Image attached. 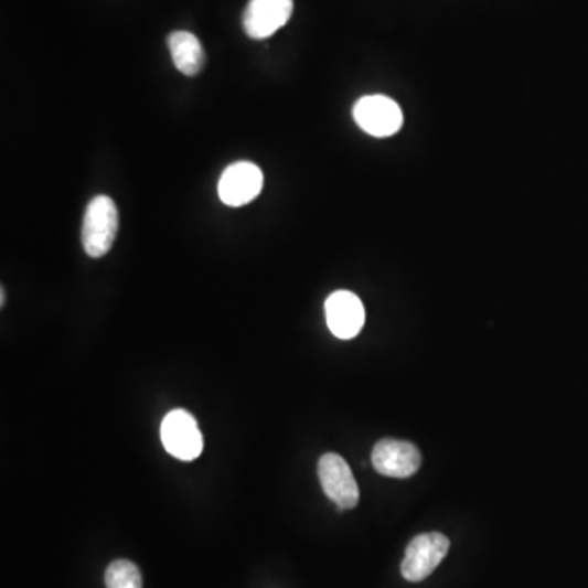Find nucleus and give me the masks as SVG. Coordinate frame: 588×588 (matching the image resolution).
<instances>
[{
    "mask_svg": "<svg viewBox=\"0 0 588 588\" xmlns=\"http://www.w3.org/2000/svg\"><path fill=\"white\" fill-rule=\"evenodd\" d=\"M118 210L114 200L98 195L88 203L83 223V247L92 258L110 253L118 234Z\"/></svg>",
    "mask_w": 588,
    "mask_h": 588,
    "instance_id": "nucleus-1",
    "label": "nucleus"
},
{
    "mask_svg": "<svg viewBox=\"0 0 588 588\" xmlns=\"http://www.w3.org/2000/svg\"><path fill=\"white\" fill-rule=\"evenodd\" d=\"M161 440L169 455L180 461H195L203 453V435L192 414L175 409L164 417Z\"/></svg>",
    "mask_w": 588,
    "mask_h": 588,
    "instance_id": "nucleus-2",
    "label": "nucleus"
},
{
    "mask_svg": "<svg viewBox=\"0 0 588 588\" xmlns=\"http://www.w3.org/2000/svg\"><path fill=\"white\" fill-rule=\"evenodd\" d=\"M450 550V539L441 533H425L409 543L400 564V573L409 582H421L431 576Z\"/></svg>",
    "mask_w": 588,
    "mask_h": 588,
    "instance_id": "nucleus-3",
    "label": "nucleus"
},
{
    "mask_svg": "<svg viewBox=\"0 0 588 588\" xmlns=\"http://www.w3.org/2000/svg\"><path fill=\"white\" fill-rule=\"evenodd\" d=\"M353 118L363 131L375 138H387L403 128V110L393 98L368 95L360 98L353 107Z\"/></svg>",
    "mask_w": 588,
    "mask_h": 588,
    "instance_id": "nucleus-4",
    "label": "nucleus"
},
{
    "mask_svg": "<svg viewBox=\"0 0 588 588\" xmlns=\"http://www.w3.org/2000/svg\"><path fill=\"white\" fill-rule=\"evenodd\" d=\"M319 481L325 495L340 510H350L360 501V489L352 469L340 455L328 453L318 464Z\"/></svg>",
    "mask_w": 588,
    "mask_h": 588,
    "instance_id": "nucleus-5",
    "label": "nucleus"
},
{
    "mask_svg": "<svg viewBox=\"0 0 588 588\" xmlns=\"http://www.w3.org/2000/svg\"><path fill=\"white\" fill-rule=\"evenodd\" d=\"M264 189V173L253 162H237L224 170L217 185L221 202L224 205H247L260 195Z\"/></svg>",
    "mask_w": 588,
    "mask_h": 588,
    "instance_id": "nucleus-6",
    "label": "nucleus"
},
{
    "mask_svg": "<svg viewBox=\"0 0 588 588\" xmlns=\"http://www.w3.org/2000/svg\"><path fill=\"white\" fill-rule=\"evenodd\" d=\"M372 462L375 471L387 478H410L419 471L421 457L416 445L409 441L386 438L373 448Z\"/></svg>",
    "mask_w": 588,
    "mask_h": 588,
    "instance_id": "nucleus-7",
    "label": "nucleus"
},
{
    "mask_svg": "<svg viewBox=\"0 0 588 588\" xmlns=\"http://www.w3.org/2000/svg\"><path fill=\"white\" fill-rule=\"evenodd\" d=\"M291 13L293 0H250L243 17L244 30L249 39H270L287 25Z\"/></svg>",
    "mask_w": 588,
    "mask_h": 588,
    "instance_id": "nucleus-8",
    "label": "nucleus"
},
{
    "mask_svg": "<svg viewBox=\"0 0 588 588\" xmlns=\"http://www.w3.org/2000/svg\"><path fill=\"white\" fill-rule=\"evenodd\" d=\"M325 319L336 339L350 340L365 325V306L352 291H335L325 301Z\"/></svg>",
    "mask_w": 588,
    "mask_h": 588,
    "instance_id": "nucleus-9",
    "label": "nucleus"
},
{
    "mask_svg": "<svg viewBox=\"0 0 588 588\" xmlns=\"http://www.w3.org/2000/svg\"><path fill=\"white\" fill-rule=\"evenodd\" d=\"M168 44L173 66L180 73L189 77L202 73L206 61L205 50H203L202 43H200V40L193 33H170Z\"/></svg>",
    "mask_w": 588,
    "mask_h": 588,
    "instance_id": "nucleus-10",
    "label": "nucleus"
},
{
    "mask_svg": "<svg viewBox=\"0 0 588 588\" xmlns=\"http://www.w3.org/2000/svg\"><path fill=\"white\" fill-rule=\"evenodd\" d=\"M105 586L107 588H142L141 570L131 560H115L105 573Z\"/></svg>",
    "mask_w": 588,
    "mask_h": 588,
    "instance_id": "nucleus-11",
    "label": "nucleus"
},
{
    "mask_svg": "<svg viewBox=\"0 0 588 588\" xmlns=\"http://www.w3.org/2000/svg\"><path fill=\"white\" fill-rule=\"evenodd\" d=\"M0 293H2L0 295V304L6 306V290H3L2 288V290H0Z\"/></svg>",
    "mask_w": 588,
    "mask_h": 588,
    "instance_id": "nucleus-12",
    "label": "nucleus"
}]
</instances>
